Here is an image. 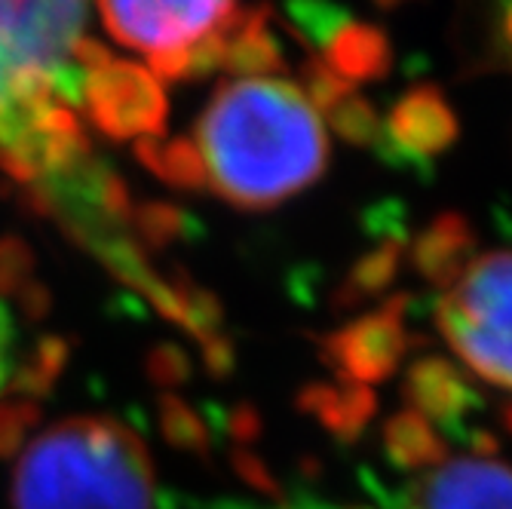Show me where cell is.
I'll use <instances>...</instances> for the list:
<instances>
[{"label":"cell","mask_w":512,"mask_h":509,"mask_svg":"<svg viewBox=\"0 0 512 509\" xmlns=\"http://www.w3.org/2000/svg\"><path fill=\"white\" fill-rule=\"evenodd\" d=\"M89 7L0 4V172L46 184L86 157L83 114L111 59L89 40Z\"/></svg>","instance_id":"obj_1"},{"label":"cell","mask_w":512,"mask_h":509,"mask_svg":"<svg viewBox=\"0 0 512 509\" xmlns=\"http://www.w3.org/2000/svg\"><path fill=\"white\" fill-rule=\"evenodd\" d=\"M203 188L237 209H273L329 166V135L298 83L234 77L215 89L188 138Z\"/></svg>","instance_id":"obj_2"},{"label":"cell","mask_w":512,"mask_h":509,"mask_svg":"<svg viewBox=\"0 0 512 509\" xmlns=\"http://www.w3.org/2000/svg\"><path fill=\"white\" fill-rule=\"evenodd\" d=\"M16 509H154L145 442L111 418H68L22 451L13 473Z\"/></svg>","instance_id":"obj_3"},{"label":"cell","mask_w":512,"mask_h":509,"mask_svg":"<svg viewBox=\"0 0 512 509\" xmlns=\"http://www.w3.org/2000/svg\"><path fill=\"white\" fill-rule=\"evenodd\" d=\"M436 326L473 375L512 393V252H491L436 301Z\"/></svg>","instance_id":"obj_4"},{"label":"cell","mask_w":512,"mask_h":509,"mask_svg":"<svg viewBox=\"0 0 512 509\" xmlns=\"http://www.w3.org/2000/svg\"><path fill=\"white\" fill-rule=\"evenodd\" d=\"M96 13L117 43L142 53L148 71L166 80L191 77L200 46L246 22V7L237 4H102Z\"/></svg>","instance_id":"obj_5"},{"label":"cell","mask_w":512,"mask_h":509,"mask_svg":"<svg viewBox=\"0 0 512 509\" xmlns=\"http://www.w3.org/2000/svg\"><path fill=\"white\" fill-rule=\"evenodd\" d=\"M384 509H512V467L494 457H457L402 491L362 473Z\"/></svg>","instance_id":"obj_6"},{"label":"cell","mask_w":512,"mask_h":509,"mask_svg":"<svg viewBox=\"0 0 512 509\" xmlns=\"http://www.w3.org/2000/svg\"><path fill=\"white\" fill-rule=\"evenodd\" d=\"M408 295H390L378 310H371L347 326L319 338V359L344 384L371 387L396 375L411 338L405 332Z\"/></svg>","instance_id":"obj_7"},{"label":"cell","mask_w":512,"mask_h":509,"mask_svg":"<svg viewBox=\"0 0 512 509\" xmlns=\"http://www.w3.org/2000/svg\"><path fill=\"white\" fill-rule=\"evenodd\" d=\"M384 132L411 172H430L433 157L457 142L460 120L436 83H417L393 102Z\"/></svg>","instance_id":"obj_8"},{"label":"cell","mask_w":512,"mask_h":509,"mask_svg":"<svg viewBox=\"0 0 512 509\" xmlns=\"http://www.w3.org/2000/svg\"><path fill=\"white\" fill-rule=\"evenodd\" d=\"M402 396L411 411H417L427 424L439 427L454 442H467L473 418L482 411L479 390L463 375V368L442 356L414 359L402 384Z\"/></svg>","instance_id":"obj_9"},{"label":"cell","mask_w":512,"mask_h":509,"mask_svg":"<svg viewBox=\"0 0 512 509\" xmlns=\"http://www.w3.org/2000/svg\"><path fill=\"white\" fill-rule=\"evenodd\" d=\"M476 230L460 212H439L411 246V267L433 289H454V283L476 261Z\"/></svg>","instance_id":"obj_10"},{"label":"cell","mask_w":512,"mask_h":509,"mask_svg":"<svg viewBox=\"0 0 512 509\" xmlns=\"http://www.w3.org/2000/svg\"><path fill=\"white\" fill-rule=\"evenodd\" d=\"M298 411L313 418L325 433H329L335 442L341 445H353L362 439V433L368 430V424L375 421L378 414V396L371 387H359V384H304L298 390Z\"/></svg>","instance_id":"obj_11"},{"label":"cell","mask_w":512,"mask_h":509,"mask_svg":"<svg viewBox=\"0 0 512 509\" xmlns=\"http://www.w3.org/2000/svg\"><path fill=\"white\" fill-rule=\"evenodd\" d=\"M325 65L347 83L384 80L393 71V43L384 28L368 22H347L322 50Z\"/></svg>","instance_id":"obj_12"},{"label":"cell","mask_w":512,"mask_h":509,"mask_svg":"<svg viewBox=\"0 0 512 509\" xmlns=\"http://www.w3.org/2000/svg\"><path fill=\"white\" fill-rule=\"evenodd\" d=\"M384 454L396 470L430 473L448 460V445L421 414L405 408L384 424Z\"/></svg>","instance_id":"obj_13"},{"label":"cell","mask_w":512,"mask_h":509,"mask_svg":"<svg viewBox=\"0 0 512 509\" xmlns=\"http://www.w3.org/2000/svg\"><path fill=\"white\" fill-rule=\"evenodd\" d=\"M402 258H405V243L402 240H378L368 252H362L350 270L344 273L341 286L332 295V304L338 313L353 310L365 301L381 298L402 270Z\"/></svg>","instance_id":"obj_14"},{"label":"cell","mask_w":512,"mask_h":509,"mask_svg":"<svg viewBox=\"0 0 512 509\" xmlns=\"http://www.w3.org/2000/svg\"><path fill=\"white\" fill-rule=\"evenodd\" d=\"M270 7H252L249 22L230 40L224 71L237 77H267L273 71H283L286 59L279 50L276 37L270 34Z\"/></svg>","instance_id":"obj_15"},{"label":"cell","mask_w":512,"mask_h":509,"mask_svg":"<svg viewBox=\"0 0 512 509\" xmlns=\"http://www.w3.org/2000/svg\"><path fill=\"white\" fill-rule=\"evenodd\" d=\"M325 117H329V126L353 148L375 151V145L384 135V120L378 117L375 105L365 96H359V92H350L347 99H341L335 108L325 111Z\"/></svg>","instance_id":"obj_16"},{"label":"cell","mask_w":512,"mask_h":509,"mask_svg":"<svg viewBox=\"0 0 512 509\" xmlns=\"http://www.w3.org/2000/svg\"><path fill=\"white\" fill-rule=\"evenodd\" d=\"M289 19L307 46H313V50H325V46L332 43V37L350 22V13L344 7H335V4H292Z\"/></svg>","instance_id":"obj_17"},{"label":"cell","mask_w":512,"mask_h":509,"mask_svg":"<svg viewBox=\"0 0 512 509\" xmlns=\"http://www.w3.org/2000/svg\"><path fill=\"white\" fill-rule=\"evenodd\" d=\"M298 89L304 92V99L313 105V111H329L335 108L341 99H347L353 89V83H347L341 74H335L329 65H325L322 56H310L301 71H298Z\"/></svg>","instance_id":"obj_18"},{"label":"cell","mask_w":512,"mask_h":509,"mask_svg":"<svg viewBox=\"0 0 512 509\" xmlns=\"http://www.w3.org/2000/svg\"><path fill=\"white\" fill-rule=\"evenodd\" d=\"M16 359H19V329H16V316L10 304L0 298V393L7 390L16 372Z\"/></svg>","instance_id":"obj_19"},{"label":"cell","mask_w":512,"mask_h":509,"mask_svg":"<svg viewBox=\"0 0 512 509\" xmlns=\"http://www.w3.org/2000/svg\"><path fill=\"white\" fill-rule=\"evenodd\" d=\"M237 467L243 473V479L258 488L261 494H273L276 500H283V491H279V482L273 479V473L264 467V460L252 457V454H237Z\"/></svg>","instance_id":"obj_20"},{"label":"cell","mask_w":512,"mask_h":509,"mask_svg":"<svg viewBox=\"0 0 512 509\" xmlns=\"http://www.w3.org/2000/svg\"><path fill=\"white\" fill-rule=\"evenodd\" d=\"M497 28H500V37L494 40V46H497V53H500V56H509V53H512V4H503V7H500V22H497Z\"/></svg>","instance_id":"obj_21"},{"label":"cell","mask_w":512,"mask_h":509,"mask_svg":"<svg viewBox=\"0 0 512 509\" xmlns=\"http://www.w3.org/2000/svg\"><path fill=\"white\" fill-rule=\"evenodd\" d=\"M500 421H503V427H506V430L512 433V402H509V405L503 408V418H500Z\"/></svg>","instance_id":"obj_22"},{"label":"cell","mask_w":512,"mask_h":509,"mask_svg":"<svg viewBox=\"0 0 512 509\" xmlns=\"http://www.w3.org/2000/svg\"><path fill=\"white\" fill-rule=\"evenodd\" d=\"M506 62H509V65H512V53H509V56H506Z\"/></svg>","instance_id":"obj_23"}]
</instances>
